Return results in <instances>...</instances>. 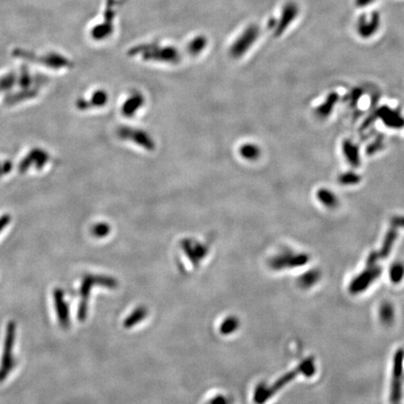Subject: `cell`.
I'll list each match as a JSON object with an SVG mask.
<instances>
[{
    "mask_svg": "<svg viewBox=\"0 0 404 404\" xmlns=\"http://www.w3.org/2000/svg\"><path fill=\"white\" fill-rule=\"evenodd\" d=\"M206 47V39L202 38H197L193 39L192 42L189 44L188 51L192 56H198Z\"/></svg>",
    "mask_w": 404,
    "mask_h": 404,
    "instance_id": "cell-19",
    "label": "cell"
},
{
    "mask_svg": "<svg viewBox=\"0 0 404 404\" xmlns=\"http://www.w3.org/2000/svg\"><path fill=\"white\" fill-rule=\"evenodd\" d=\"M375 0H355V4L358 8H364L371 4H373Z\"/></svg>",
    "mask_w": 404,
    "mask_h": 404,
    "instance_id": "cell-22",
    "label": "cell"
},
{
    "mask_svg": "<svg viewBox=\"0 0 404 404\" xmlns=\"http://www.w3.org/2000/svg\"><path fill=\"white\" fill-rule=\"evenodd\" d=\"M260 36V29L255 26L251 25L248 28L239 36V38L235 40L232 44L230 53L231 57L234 58H241L256 42Z\"/></svg>",
    "mask_w": 404,
    "mask_h": 404,
    "instance_id": "cell-5",
    "label": "cell"
},
{
    "mask_svg": "<svg viewBox=\"0 0 404 404\" xmlns=\"http://www.w3.org/2000/svg\"><path fill=\"white\" fill-rule=\"evenodd\" d=\"M381 25V17L377 11L362 14L356 22V32L363 39L375 36Z\"/></svg>",
    "mask_w": 404,
    "mask_h": 404,
    "instance_id": "cell-7",
    "label": "cell"
},
{
    "mask_svg": "<svg viewBox=\"0 0 404 404\" xmlns=\"http://www.w3.org/2000/svg\"><path fill=\"white\" fill-rule=\"evenodd\" d=\"M381 273H382V269L379 267L367 269L365 271H363L360 275H358L352 281L350 288H349L350 292L352 294H357V293L363 292L380 276Z\"/></svg>",
    "mask_w": 404,
    "mask_h": 404,
    "instance_id": "cell-9",
    "label": "cell"
},
{
    "mask_svg": "<svg viewBox=\"0 0 404 404\" xmlns=\"http://www.w3.org/2000/svg\"><path fill=\"white\" fill-rule=\"evenodd\" d=\"M404 277V266L401 263H396L390 269V279L391 281L398 284L400 283Z\"/></svg>",
    "mask_w": 404,
    "mask_h": 404,
    "instance_id": "cell-17",
    "label": "cell"
},
{
    "mask_svg": "<svg viewBox=\"0 0 404 404\" xmlns=\"http://www.w3.org/2000/svg\"><path fill=\"white\" fill-rule=\"evenodd\" d=\"M49 161V154L47 152L41 150V149H34L29 153L26 158L21 162L20 165V171L21 172H26L32 164L36 163L37 169H42Z\"/></svg>",
    "mask_w": 404,
    "mask_h": 404,
    "instance_id": "cell-12",
    "label": "cell"
},
{
    "mask_svg": "<svg viewBox=\"0 0 404 404\" xmlns=\"http://www.w3.org/2000/svg\"><path fill=\"white\" fill-rule=\"evenodd\" d=\"M298 4L294 1H289L284 5L281 11V16L279 20L276 21L274 28V35L276 37H279L287 31L290 25L298 17Z\"/></svg>",
    "mask_w": 404,
    "mask_h": 404,
    "instance_id": "cell-8",
    "label": "cell"
},
{
    "mask_svg": "<svg viewBox=\"0 0 404 404\" xmlns=\"http://www.w3.org/2000/svg\"><path fill=\"white\" fill-rule=\"evenodd\" d=\"M144 103L145 97L144 94L138 90L132 91L123 103L121 109L123 115L128 118L133 117L144 107Z\"/></svg>",
    "mask_w": 404,
    "mask_h": 404,
    "instance_id": "cell-11",
    "label": "cell"
},
{
    "mask_svg": "<svg viewBox=\"0 0 404 404\" xmlns=\"http://www.w3.org/2000/svg\"><path fill=\"white\" fill-rule=\"evenodd\" d=\"M11 221V217L10 214H3L0 216V233L4 231Z\"/></svg>",
    "mask_w": 404,
    "mask_h": 404,
    "instance_id": "cell-21",
    "label": "cell"
},
{
    "mask_svg": "<svg viewBox=\"0 0 404 404\" xmlns=\"http://www.w3.org/2000/svg\"><path fill=\"white\" fill-rule=\"evenodd\" d=\"M404 351L400 349L396 352L393 364V375L391 384L390 401L393 404H399L402 400V378L404 372Z\"/></svg>",
    "mask_w": 404,
    "mask_h": 404,
    "instance_id": "cell-6",
    "label": "cell"
},
{
    "mask_svg": "<svg viewBox=\"0 0 404 404\" xmlns=\"http://www.w3.org/2000/svg\"><path fill=\"white\" fill-rule=\"evenodd\" d=\"M16 339V324L13 321H10L7 324L5 341L3 347V354L0 363V383H2L8 376L15 366L13 357V348Z\"/></svg>",
    "mask_w": 404,
    "mask_h": 404,
    "instance_id": "cell-2",
    "label": "cell"
},
{
    "mask_svg": "<svg viewBox=\"0 0 404 404\" xmlns=\"http://www.w3.org/2000/svg\"><path fill=\"white\" fill-rule=\"evenodd\" d=\"M308 257L305 255L280 257V258H276L275 260H272L270 265L273 269H281L283 268L302 266L308 262Z\"/></svg>",
    "mask_w": 404,
    "mask_h": 404,
    "instance_id": "cell-13",
    "label": "cell"
},
{
    "mask_svg": "<svg viewBox=\"0 0 404 404\" xmlns=\"http://www.w3.org/2000/svg\"><path fill=\"white\" fill-rule=\"evenodd\" d=\"M133 55L141 54L144 59H150L154 61H159L164 63L176 64L180 61V55L173 47L158 48L154 45L144 46L142 49L136 48L133 50Z\"/></svg>",
    "mask_w": 404,
    "mask_h": 404,
    "instance_id": "cell-4",
    "label": "cell"
},
{
    "mask_svg": "<svg viewBox=\"0 0 404 404\" xmlns=\"http://www.w3.org/2000/svg\"><path fill=\"white\" fill-rule=\"evenodd\" d=\"M2 169H3V167H1V165H0V173H1V171H2ZM4 173V172H3Z\"/></svg>",
    "mask_w": 404,
    "mask_h": 404,
    "instance_id": "cell-23",
    "label": "cell"
},
{
    "mask_svg": "<svg viewBox=\"0 0 404 404\" xmlns=\"http://www.w3.org/2000/svg\"><path fill=\"white\" fill-rule=\"evenodd\" d=\"M299 374H302L308 377H311L316 374V365L312 357L305 359L295 370L282 376L279 380L276 381V383L271 386L266 387L264 385H261V388H259L256 393L257 404H263L265 402H267L276 392H278L283 386L288 385L291 380L295 379L297 376L299 375Z\"/></svg>",
    "mask_w": 404,
    "mask_h": 404,
    "instance_id": "cell-1",
    "label": "cell"
},
{
    "mask_svg": "<svg viewBox=\"0 0 404 404\" xmlns=\"http://www.w3.org/2000/svg\"><path fill=\"white\" fill-rule=\"evenodd\" d=\"M380 318L385 325H389L392 323L394 318V311L390 303L385 302L382 304L380 308Z\"/></svg>",
    "mask_w": 404,
    "mask_h": 404,
    "instance_id": "cell-16",
    "label": "cell"
},
{
    "mask_svg": "<svg viewBox=\"0 0 404 404\" xmlns=\"http://www.w3.org/2000/svg\"><path fill=\"white\" fill-rule=\"evenodd\" d=\"M111 231V227L108 223L105 222H99L95 224V226L92 228V233L94 236L102 238L107 236Z\"/></svg>",
    "mask_w": 404,
    "mask_h": 404,
    "instance_id": "cell-18",
    "label": "cell"
},
{
    "mask_svg": "<svg viewBox=\"0 0 404 404\" xmlns=\"http://www.w3.org/2000/svg\"><path fill=\"white\" fill-rule=\"evenodd\" d=\"M54 296H55V303H56V309L58 313L59 323L61 324V326L67 327L68 324V310H67V304L64 300L63 291L60 289H56Z\"/></svg>",
    "mask_w": 404,
    "mask_h": 404,
    "instance_id": "cell-14",
    "label": "cell"
},
{
    "mask_svg": "<svg viewBox=\"0 0 404 404\" xmlns=\"http://www.w3.org/2000/svg\"><path fill=\"white\" fill-rule=\"evenodd\" d=\"M241 154L244 158L255 159L258 156L259 150L254 145L246 144L241 147Z\"/></svg>",
    "mask_w": 404,
    "mask_h": 404,
    "instance_id": "cell-20",
    "label": "cell"
},
{
    "mask_svg": "<svg viewBox=\"0 0 404 404\" xmlns=\"http://www.w3.org/2000/svg\"><path fill=\"white\" fill-rule=\"evenodd\" d=\"M117 137L124 142H131L132 144L144 148L148 152H153L156 144L152 135L144 129L133 127L129 125H121L116 129Z\"/></svg>",
    "mask_w": 404,
    "mask_h": 404,
    "instance_id": "cell-3",
    "label": "cell"
},
{
    "mask_svg": "<svg viewBox=\"0 0 404 404\" xmlns=\"http://www.w3.org/2000/svg\"><path fill=\"white\" fill-rule=\"evenodd\" d=\"M109 101V94L103 89H98L95 91L90 98L81 97L76 102V106L81 111H87L94 108H102L106 106Z\"/></svg>",
    "mask_w": 404,
    "mask_h": 404,
    "instance_id": "cell-10",
    "label": "cell"
},
{
    "mask_svg": "<svg viewBox=\"0 0 404 404\" xmlns=\"http://www.w3.org/2000/svg\"><path fill=\"white\" fill-rule=\"evenodd\" d=\"M319 272L317 271V270H311V271H309L307 273H305V274H303L299 279H298V282H299V285H300V287H302V288H304V289H308V288H311L312 286H314L317 282L318 280H319Z\"/></svg>",
    "mask_w": 404,
    "mask_h": 404,
    "instance_id": "cell-15",
    "label": "cell"
}]
</instances>
